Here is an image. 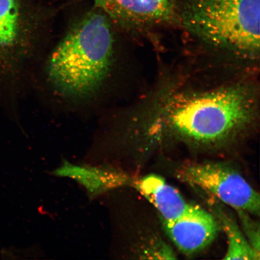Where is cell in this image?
<instances>
[{"label":"cell","mask_w":260,"mask_h":260,"mask_svg":"<svg viewBox=\"0 0 260 260\" xmlns=\"http://www.w3.org/2000/svg\"><path fill=\"white\" fill-rule=\"evenodd\" d=\"M259 110L258 87L245 78L204 84L168 81L152 95L145 111L157 132L214 143L249 127Z\"/></svg>","instance_id":"6da1fadb"},{"label":"cell","mask_w":260,"mask_h":260,"mask_svg":"<svg viewBox=\"0 0 260 260\" xmlns=\"http://www.w3.org/2000/svg\"><path fill=\"white\" fill-rule=\"evenodd\" d=\"M259 15L260 0L177 3L178 24L210 50L241 64L259 60Z\"/></svg>","instance_id":"7a4b0ae2"},{"label":"cell","mask_w":260,"mask_h":260,"mask_svg":"<svg viewBox=\"0 0 260 260\" xmlns=\"http://www.w3.org/2000/svg\"><path fill=\"white\" fill-rule=\"evenodd\" d=\"M113 51V32L106 14L101 10L90 12L55 49L49 60V79L64 95H90L108 73Z\"/></svg>","instance_id":"3957f363"},{"label":"cell","mask_w":260,"mask_h":260,"mask_svg":"<svg viewBox=\"0 0 260 260\" xmlns=\"http://www.w3.org/2000/svg\"><path fill=\"white\" fill-rule=\"evenodd\" d=\"M178 177L238 211L259 216L258 193L239 172L225 165L207 162L184 166L178 171Z\"/></svg>","instance_id":"277c9868"},{"label":"cell","mask_w":260,"mask_h":260,"mask_svg":"<svg viewBox=\"0 0 260 260\" xmlns=\"http://www.w3.org/2000/svg\"><path fill=\"white\" fill-rule=\"evenodd\" d=\"M96 8L123 27L141 30L177 22L176 0H93Z\"/></svg>","instance_id":"5b68a950"},{"label":"cell","mask_w":260,"mask_h":260,"mask_svg":"<svg viewBox=\"0 0 260 260\" xmlns=\"http://www.w3.org/2000/svg\"><path fill=\"white\" fill-rule=\"evenodd\" d=\"M164 226L172 241L187 253L206 248L216 238L219 231V224L212 214L192 205L177 219L164 222Z\"/></svg>","instance_id":"8992f818"},{"label":"cell","mask_w":260,"mask_h":260,"mask_svg":"<svg viewBox=\"0 0 260 260\" xmlns=\"http://www.w3.org/2000/svg\"><path fill=\"white\" fill-rule=\"evenodd\" d=\"M52 174L76 181L86 190L90 200L116 188L133 185L134 182L125 172L111 165H79L66 159H63L59 167L54 170Z\"/></svg>","instance_id":"52a82bcc"},{"label":"cell","mask_w":260,"mask_h":260,"mask_svg":"<svg viewBox=\"0 0 260 260\" xmlns=\"http://www.w3.org/2000/svg\"><path fill=\"white\" fill-rule=\"evenodd\" d=\"M133 185L158 210L164 222H172L177 219L191 206L176 188L157 175H146L134 181Z\"/></svg>","instance_id":"ba28073f"},{"label":"cell","mask_w":260,"mask_h":260,"mask_svg":"<svg viewBox=\"0 0 260 260\" xmlns=\"http://www.w3.org/2000/svg\"><path fill=\"white\" fill-rule=\"evenodd\" d=\"M219 224L227 236L229 247L224 259H259V252L253 248L232 218L220 210L216 211Z\"/></svg>","instance_id":"9c48e42d"},{"label":"cell","mask_w":260,"mask_h":260,"mask_svg":"<svg viewBox=\"0 0 260 260\" xmlns=\"http://www.w3.org/2000/svg\"><path fill=\"white\" fill-rule=\"evenodd\" d=\"M20 22L17 0H0V51L9 50L18 44Z\"/></svg>","instance_id":"30bf717a"}]
</instances>
